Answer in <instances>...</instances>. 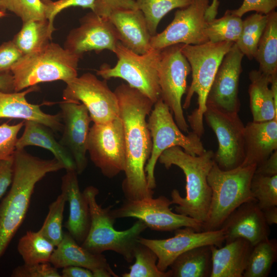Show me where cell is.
Returning <instances> with one entry per match:
<instances>
[{"mask_svg": "<svg viewBox=\"0 0 277 277\" xmlns=\"http://www.w3.org/2000/svg\"><path fill=\"white\" fill-rule=\"evenodd\" d=\"M63 133L60 143L70 152L74 161L77 174L87 165L86 152L91 120L86 107L79 102L64 101L60 103Z\"/></svg>", "mask_w": 277, "mask_h": 277, "instance_id": "obj_19", "label": "cell"}, {"mask_svg": "<svg viewBox=\"0 0 277 277\" xmlns=\"http://www.w3.org/2000/svg\"><path fill=\"white\" fill-rule=\"evenodd\" d=\"M233 44L209 41L200 45L180 44L181 51L189 62L192 72V81L182 107L188 108L193 94H197V107L188 116V121L192 131L200 137L204 132L203 118L208 93L224 55Z\"/></svg>", "mask_w": 277, "mask_h": 277, "instance_id": "obj_5", "label": "cell"}, {"mask_svg": "<svg viewBox=\"0 0 277 277\" xmlns=\"http://www.w3.org/2000/svg\"><path fill=\"white\" fill-rule=\"evenodd\" d=\"M80 26L69 33L64 48L82 57L86 52L114 51L118 41L116 30L108 18L91 11L80 19Z\"/></svg>", "mask_w": 277, "mask_h": 277, "instance_id": "obj_18", "label": "cell"}, {"mask_svg": "<svg viewBox=\"0 0 277 277\" xmlns=\"http://www.w3.org/2000/svg\"><path fill=\"white\" fill-rule=\"evenodd\" d=\"M254 58L262 73L269 76L277 73V12L275 10L268 14Z\"/></svg>", "mask_w": 277, "mask_h": 277, "instance_id": "obj_31", "label": "cell"}, {"mask_svg": "<svg viewBox=\"0 0 277 277\" xmlns=\"http://www.w3.org/2000/svg\"><path fill=\"white\" fill-rule=\"evenodd\" d=\"M12 277H62L57 269L50 263L24 264L15 268Z\"/></svg>", "mask_w": 277, "mask_h": 277, "instance_id": "obj_43", "label": "cell"}, {"mask_svg": "<svg viewBox=\"0 0 277 277\" xmlns=\"http://www.w3.org/2000/svg\"><path fill=\"white\" fill-rule=\"evenodd\" d=\"M241 17L227 10L219 18L207 21L205 34L209 42H230L235 43L239 39L242 28Z\"/></svg>", "mask_w": 277, "mask_h": 277, "instance_id": "obj_34", "label": "cell"}, {"mask_svg": "<svg viewBox=\"0 0 277 277\" xmlns=\"http://www.w3.org/2000/svg\"><path fill=\"white\" fill-rule=\"evenodd\" d=\"M254 173L266 176L277 175V150L256 166Z\"/></svg>", "mask_w": 277, "mask_h": 277, "instance_id": "obj_48", "label": "cell"}, {"mask_svg": "<svg viewBox=\"0 0 277 277\" xmlns=\"http://www.w3.org/2000/svg\"><path fill=\"white\" fill-rule=\"evenodd\" d=\"M66 198L61 193L49 207V211L43 224L38 230L55 247L63 239V221Z\"/></svg>", "mask_w": 277, "mask_h": 277, "instance_id": "obj_38", "label": "cell"}, {"mask_svg": "<svg viewBox=\"0 0 277 277\" xmlns=\"http://www.w3.org/2000/svg\"><path fill=\"white\" fill-rule=\"evenodd\" d=\"M209 0H192L177 9L173 19L161 33L151 36V47L162 50L176 44L200 45L208 42L205 34V14Z\"/></svg>", "mask_w": 277, "mask_h": 277, "instance_id": "obj_15", "label": "cell"}, {"mask_svg": "<svg viewBox=\"0 0 277 277\" xmlns=\"http://www.w3.org/2000/svg\"><path fill=\"white\" fill-rule=\"evenodd\" d=\"M174 235L165 239H150L140 237L138 242L151 248L157 256V267L166 271L173 261L180 254L191 249L204 246H222L225 232L222 229L196 231L185 227L174 230Z\"/></svg>", "mask_w": 277, "mask_h": 277, "instance_id": "obj_16", "label": "cell"}, {"mask_svg": "<svg viewBox=\"0 0 277 277\" xmlns=\"http://www.w3.org/2000/svg\"><path fill=\"white\" fill-rule=\"evenodd\" d=\"M50 263L57 269L79 266L88 269L92 272L106 270L114 277L118 276L111 269L104 255L89 251L80 245L68 232H64L62 241L54 248Z\"/></svg>", "mask_w": 277, "mask_h": 277, "instance_id": "obj_25", "label": "cell"}, {"mask_svg": "<svg viewBox=\"0 0 277 277\" xmlns=\"http://www.w3.org/2000/svg\"><path fill=\"white\" fill-rule=\"evenodd\" d=\"M265 220L269 226L277 224V206L263 210Z\"/></svg>", "mask_w": 277, "mask_h": 277, "instance_id": "obj_51", "label": "cell"}, {"mask_svg": "<svg viewBox=\"0 0 277 277\" xmlns=\"http://www.w3.org/2000/svg\"><path fill=\"white\" fill-rule=\"evenodd\" d=\"M277 259V241L269 238L253 246L243 277H267Z\"/></svg>", "mask_w": 277, "mask_h": 277, "instance_id": "obj_32", "label": "cell"}, {"mask_svg": "<svg viewBox=\"0 0 277 277\" xmlns=\"http://www.w3.org/2000/svg\"><path fill=\"white\" fill-rule=\"evenodd\" d=\"M214 152L206 150L199 155H191L177 146L170 147L160 156L158 161L167 169L175 165L182 170L186 177V196L178 190L171 192L176 213L190 216L201 222L206 221L211 201L212 191L207 176L213 164Z\"/></svg>", "mask_w": 277, "mask_h": 277, "instance_id": "obj_3", "label": "cell"}, {"mask_svg": "<svg viewBox=\"0 0 277 277\" xmlns=\"http://www.w3.org/2000/svg\"><path fill=\"white\" fill-rule=\"evenodd\" d=\"M244 160L241 166H256L277 150V120L249 122L245 126Z\"/></svg>", "mask_w": 277, "mask_h": 277, "instance_id": "obj_24", "label": "cell"}, {"mask_svg": "<svg viewBox=\"0 0 277 277\" xmlns=\"http://www.w3.org/2000/svg\"><path fill=\"white\" fill-rule=\"evenodd\" d=\"M66 84L63 92L64 101L84 104L94 123L105 124L119 117L117 99L109 88L107 80L101 81L88 72Z\"/></svg>", "mask_w": 277, "mask_h": 277, "instance_id": "obj_13", "label": "cell"}, {"mask_svg": "<svg viewBox=\"0 0 277 277\" xmlns=\"http://www.w3.org/2000/svg\"><path fill=\"white\" fill-rule=\"evenodd\" d=\"M204 117L218 141V148L214 153V163L223 170L241 166L245 157V126L239 114L206 106Z\"/></svg>", "mask_w": 277, "mask_h": 277, "instance_id": "obj_14", "label": "cell"}, {"mask_svg": "<svg viewBox=\"0 0 277 277\" xmlns=\"http://www.w3.org/2000/svg\"><path fill=\"white\" fill-rule=\"evenodd\" d=\"M171 277H210L211 245L191 249L179 255L169 266Z\"/></svg>", "mask_w": 277, "mask_h": 277, "instance_id": "obj_29", "label": "cell"}, {"mask_svg": "<svg viewBox=\"0 0 277 277\" xmlns=\"http://www.w3.org/2000/svg\"><path fill=\"white\" fill-rule=\"evenodd\" d=\"M75 170H67L62 178L61 190L69 206V215L65 227L78 243L85 240L90 226L87 199L80 190Z\"/></svg>", "mask_w": 277, "mask_h": 277, "instance_id": "obj_23", "label": "cell"}, {"mask_svg": "<svg viewBox=\"0 0 277 277\" xmlns=\"http://www.w3.org/2000/svg\"><path fill=\"white\" fill-rule=\"evenodd\" d=\"M271 76L259 70L249 72L250 84L249 87L250 108L253 121L256 122L277 120V105L269 88Z\"/></svg>", "mask_w": 277, "mask_h": 277, "instance_id": "obj_28", "label": "cell"}, {"mask_svg": "<svg viewBox=\"0 0 277 277\" xmlns=\"http://www.w3.org/2000/svg\"><path fill=\"white\" fill-rule=\"evenodd\" d=\"M13 160L11 186L0 203V259L25 218L36 183L47 174L64 169L55 158L41 159L24 149L15 150Z\"/></svg>", "mask_w": 277, "mask_h": 277, "instance_id": "obj_2", "label": "cell"}, {"mask_svg": "<svg viewBox=\"0 0 277 277\" xmlns=\"http://www.w3.org/2000/svg\"><path fill=\"white\" fill-rule=\"evenodd\" d=\"M0 10L14 13L23 23L47 19L42 0H0Z\"/></svg>", "mask_w": 277, "mask_h": 277, "instance_id": "obj_40", "label": "cell"}, {"mask_svg": "<svg viewBox=\"0 0 277 277\" xmlns=\"http://www.w3.org/2000/svg\"><path fill=\"white\" fill-rule=\"evenodd\" d=\"M13 155L0 160V199L11 185L13 176Z\"/></svg>", "mask_w": 277, "mask_h": 277, "instance_id": "obj_47", "label": "cell"}, {"mask_svg": "<svg viewBox=\"0 0 277 277\" xmlns=\"http://www.w3.org/2000/svg\"><path fill=\"white\" fill-rule=\"evenodd\" d=\"M87 151L90 159L106 177L111 179L124 171L125 165L124 131L121 117L90 127Z\"/></svg>", "mask_w": 277, "mask_h": 277, "instance_id": "obj_12", "label": "cell"}, {"mask_svg": "<svg viewBox=\"0 0 277 277\" xmlns=\"http://www.w3.org/2000/svg\"><path fill=\"white\" fill-rule=\"evenodd\" d=\"M250 189L262 211L277 206V175L266 176L254 173Z\"/></svg>", "mask_w": 277, "mask_h": 277, "instance_id": "obj_39", "label": "cell"}, {"mask_svg": "<svg viewBox=\"0 0 277 277\" xmlns=\"http://www.w3.org/2000/svg\"><path fill=\"white\" fill-rule=\"evenodd\" d=\"M220 229L225 232L226 243L243 238L252 246L268 239L270 233L269 226L256 201L239 206L227 216Z\"/></svg>", "mask_w": 277, "mask_h": 277, "instance_id": "obj_20", "label": "cell"}, {"mask_svg": "<svg viewBox=\"0 0 277 277\" xmlns=\"http://www.w3.org/2000/svg\"><path fill=\"white\" fill-rule=\"evenodd\" d=\"M5 12L0 10V18L3 17L6 15Z\"/></svg>", "mask_w": 277, "mask_h": 277, "instance_id": "obj_53", "label": "cell"}, {"mask_svg": "<svg viewBox=\"0 0 277 277\" xmlns=\"http://www.w3.org/2000/svg\"><path fill=\"white\" fill-rule=\"evenodd\" d=\"M171 200L165 196L146 197L139 200L125 199L121 206L111 209L115 219L133 217L142 221L147 228L160 231H172L189 227L202 231L203 223L190 216L174 213L169 208Z\"/></svg>", "mask_w": 277, "mask_h": 277, "instance_id": "obj_11", "label": "cell"}, {"mask_svg": "<svg viewBox=\"0 0 277 277\" xmlns=\"http://www.w3.org/2000/svg\"><path fill=\"white\" fill-rule=\"evenodd\" d=\"M153 106L147 122L152 140V149L145 168L147 185L151 190L156 187L155 167L164 151L177 146L188 154L199 155L206 150L201 137L195 132H188L187 135L182 132L176 124L169 108L161 97Z\"/></svg>", "mask_w": 277, "mask_h": 277, "instance_id": "obj_8", "label": "cell"}, {"mask_svg": "<svg viewBox=\"0 0 277 277\" xmlns=\"http://www.w3.org/2000/svg\"><path fill=\"white\" fill-rule=\"evenodd\" d=\"M55 246L39 231H28L19 240L17 251L24 264L50 263Z\"/></svg>", "mask_w": 277, "mask_h": 277, "instance_id": "obj_33", "label": "cell"}, {"mask_svg": "<svg viewBox=\"0 0 277 277\" xmlns=\"http://www.w3.org/2000/svg\"><path fill=\"white\" fill-rule=\"evenodd\" d=\"M45 8L47 19H48L50 27L55 30L53 21L56 15L63 10L70 7H80L89 8L93 11L96 0H42Z\"/></svg>", "mask_w": 277, "mask_h": 277, "instance_id": "obj_42", "label": "cell"}, {"mask_svg": "<svg viewBox=\"0 0 277 277\" xmlns=\"http://www.w3.org/2000/svg\"><path fill=\"white\" fill-rule=\"evenodd\" d=\"M83 192L89 205L90 226L81 246L95 254L112 251L122 256L128 263H132L138 239L147 228V226L138 220L130 228L123 231L117 230L114 227L116 219L110 213L113 206L103 208L97 202L98 189L89 186Z\"/></svg>", "mask_w": 277, "mask_h": 277, "instance_id": "obj_4", "label": "cell"}, {"mask_svg": "<svg viewBox=\"0 0 277 277\" xmlns=\"http://www.w3.org/2000/svg\"><path fill=\"white\" fill-rule=\"evenodd\" d=\"M118 104L119 116L124 127L125 144V177L122 184L125 197L139 200L153 197L145 171L150 157L152 140L146 117L154 103L146 95L127 84L114 91Z\"/></svg>", "mask_w": 277, "mask_h": 277, "instance_id": "obj_1", "label": "cell"}, {"mask_svg": "<svg viewBox=\"0 0 277 277\" xmlns=\"http://www.w3.org/2000/svg\"><path fill=\"white\" fill-rule=\"evenodd\" d=\"M39 90L37 85L23 91L6 92L0 91V118H22L33 121L49 128L53 132L63 130L61 113L49 114L44 113L40 105L29 103L26 95Z\"/></svg>", "mask_w": 277, "mask_h": 277, "instance_id": "obj_21", "label": "cell"}, {"mask_svg": "<svg viewBox=\"0 0 277 277\" xmlns=\"http://www.w3.org/2000/svg\"><path fill=\"white\" fill-rule=\"evenodd\" d=\"M134 263L123 277H171L169 270L160 271L157 267V256L148 246L138 243L134 250Z\"/></svg>", "mask_w": 277, "mask_h": 277, "instance_id": "obj_37", "label": "cell"}, {"mask_svg": "<svg viewBox=\"0 0 277 277\" xmlns=\"http://www.w3.org/2000/svg\"><path fill=\"white\" fill-rule=\"evenodd\" d=\"M120 9H138L134 0H96L92 12L108 18L110 13Z\"/></svg>", "mask_w": 277, "mask_h": 277, "instance_id": "obj_46", "label": "cell"}, {"mask_svg": "<svg viewBox=\"0 0 277 277\" xmlns=\"http://www.w3.org/2000/svg\"><path fill=\"white\" fill-rule=\"evenodd\" d=\"M108 18L114 26L118 41L134 53L149 51L150 35L142 12L138 9H120L112 11Z\"/></svg>", "mask_w": 277, "mask_h": 277, "instance_id": "obj_22", "label": "cell"}, {"mask_svg": "<svg viewBox=\"0 0 277 277\" xmlns=\"http://www.w3.org/2000/svg\"><path fill=\"white\" fill-rule=\"evenodd\" d=\"M276 7L277 0H244L239 8L230 11L233 14L242 17L246 13L252 11L268 14L275 10Z\"/></svg>", "mask_w": 277, "mask_h": 277, "instance_id": "obj_44", "label": "cell"}, {"mask_svg": "<svg viewBox=\"0 0 277 277\" xmlns=\"http://www.w3.org/2000/svg\"><path fill=\"white\" fill-rule=\"evenodd\" d=\"M62 277H93L92 271L79 266H68L63 268Z\"/></svg>", "mask_w": 277, "mask_h": 277, "instance_id": "obj_49", "label": "cell"}, {"mask_svg": "<svg viewBox=\"0 0 277 277\" xmlns=\"http://www.w3.org/2000/svg\"><path fill=\"white\" fill-rule=\"evenodd\" d=\"M219 4V0H212L205 14V18L207 21H211L215 18L218 12Z\"/></svg>", "mask_w": 277, "mask_h": 277, "instance_id": "obj_52", "label": "cell"}, {"mask_svg": "<svg viewBox=\"0 0 277 277\" xmlns=\"http://www.w3.org/2000/svg\"><path fill=\"white\" fill-rule=\"evenodd\" d=\"M0 91L6 92L14 91L13 77L11 72L0 73Z\"/></svg>", "mask_w": 277, "mask_h": 277, "instance_id": "obj_50", "label": "cell"}, {"mask_svg": "<svg viewBox=\"0 0 277 277\" xmlns=\"http://www.w3.org/2000/svg\"><path fill=\"white\" fill-rule=\"evenodd\" d=\"M253 246L243 238L226 243L224 247L211 245L210 277H243Z\"/></svg>", "mask_w": 277, "mask_h": 277, "instance_id": "obj_26", "label": "cell"}, {"mask_svg": "<svg viewBox=\"0 0 277 277\" xmlns=\"http://www.w3.org/2000/svg\"><path fill=\"white\" fill-rule=\"evenodd\" d=\"M22 135L17 139L16 149L35 146L48 150L60 162L66 170H75L74 161L68 150L55 139L52 130L33 121H26Z\"/></svg>", "mask_w": 277, "mask_h": 277, "instance_id": "obj_27", "label": "cell"}, {"mask_svg": "<svg viewBox=\"0 0 277 277\" xmlns=\"http://www.w3.org/2000/svg\"><path fill=\"white\" fill-rule=\"evenodd\" d=\"M52 29L48 19L24 22L12 42L23 55L39 51L52 40Z\"/></svg>", "mask_w": 277, "mask_h": 277, "instance_id": "obj_30", "label": "cell"}, {"mask_svg": "<svg viewBox=\"0 0 277 277\" xmlns=\"http://www.w3.org/2000/svg\"><path fill=\"white\" fill-rule=\"evenodd\" d=\"M191 67L181 51L180 44L161 50L158 67L161 97L174 115V121L183 132L188 133L187 122L182 105L183 95L187 90V77Z\"/></svg>", "mask_w": 277, "mask_h": 277, "instance_id": "obj_10", "label": "cell"}, {"mask_svg": "<svg viewBox=\"0 0 277 277\" xmlns=\"http://www.w3.org/2000/svg\"><path fill=\"white\" fill-rule=\"evenodd\" d=\"M23 53L12 41L0 45V73L11 72L14 65L22 57Z\"/></svg>", "mask_w": 277, "mask_h": 277, "instance_id": "obj_45", "label": "cell"}, {"mask_svg": "<svg viewBox=\"0 0 277 277\" xmlns=\"http://www.w3.org/2000/svg\"><path fill=\"white\" fill-rule=\"evenodd\" d=\"M137 8L144 14L151 36L155 35L161 20L171 10L182 8L192 0H135Z\"/></svg>", "mask_w": 277, "mask_h": 277, "instance_id": "obj_36", "label": "cell"}, {"mask_svg": "<svg viewBox=\"0 0 277 277\" xmlns=\"http://www.w3.org/2000/svg\"><path fill=\"white\" fill-rule=\"evenodd\" d=\"M113 52L117 59L115 65L111 67L103 64L96 74L105 80L113 77L124 80L154 104L161 97L157 73L161 50L152 48L145 54H138L118 41Z\"/></svg>", "mask_w": 277, "mask_h": 277, "instance_id": "obj_9", "label": "cell"}, {"mask_svg": "<svg viewBox=\"0 0 277 277\" xmlns=\"http://www.w3.org/2000/svg\"><path fill=\"white\" fill-rule=\"evenodd\" d=\"M256 166L223 170L214 163L207 176L212 195L202 231L218 230L227 216L242 204L256 201L250 189Z\"/></svg>", "mask_w": 277, "mask_h": 277, "instance_id": "obj_6", "label": "cell"}, {"mask_svg": "<svg viewBox=\"0 0 277 277\" xmlns=\"http://www.w3.org/2000/svg\"><path fill=\"white\" fill-rule=\"evenodd\" d=\"M244 54L235 43L224 55L208 93L206 106L227 113H239V80Z\"/></svg>", "mask_w": 277, "mask_h": 277, "instance_id": "obj_17", "label": "cell"}, {"mask_svg": "<svg viewBox=\"0 0 277 277\" xmlns=\"http://www.w3.org/2000/svg\"><path fill=\"white\" fill-rule=\"evenodd\" d=\"M268 19V14L255 13L243 20L240 37L235 43L250 60L254 58L260 39Z\"/></svg>", "mask_w": 277, "mask_h": 277, "instance_id": "obj_35", "label": "cell"}, {"mask_svg": "<svg viewBox=\"0 0 277 277\" xmlns=\"http://www.w3.org/2000/svg\"><path fill=\"white\" fill-rule=\"evenodd\" d=\"M23 121L15 125L5 123L0 125V160L12 157L16 150L17 134L24 126Z\"/></svg>", "mask_w": 277, "mask_h": 277, "instance_id": "obj_41", "label": "cell"}, {"mask_svg": "<svg viewBox=\"0 0 277 277\" xmlns=\"http://www.w3.org/2000/svg\"><path fill=\"white\" fill-rule=\"evenodd\" d=\"M81 58L52 42L38 51L23 55L11 70L14 91L40 83L58 80L67 83L77 76L78 63Z\"/></svg>", "mask_w": 277, "mask_h": 277, "instance_id": "obj_7", "label": "cell"}]
</instances>
